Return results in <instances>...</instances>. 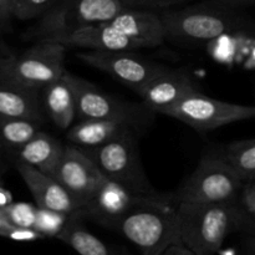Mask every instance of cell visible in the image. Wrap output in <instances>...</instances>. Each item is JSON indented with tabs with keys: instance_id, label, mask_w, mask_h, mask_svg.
Segmentation results:
<instances>
[{
	"instance_id": "7a4b0ae2",
	"label": "cell",
	"mask_w": 255,
	"mask_h": 255,
	"mask_svg": "<svg viewBox=\"0 0 255 255\" xmlns=\"http://www.w3.org/2000/svg\"><path fill=\"white\" fill-rule=\"evenodd\" d=\"M181 241L198 255L218 254L231 233L241 231L243 212L239 203H183L177 204Z\"/></svg>"
},
{
	"instance_id": "6da1fadb",
	"label": "cell",
	"mask_w": 255,
	"mask_h": 255,
	"mask_svg": "<svg viewBox=\"0 0 255 255\" xmlns=\"http://www.w3.org/2000/svg\"><path fill=\"white\" fill-rule=\"evenodd\" d=\"M173 197H148L115 222L110 229L131 242L142 255H161L173 246H183L177 204ZM174 202V201H173Z\"/></svg>"
},
{
	"instance_id": "8d00e7d4",
	"label": "cell",
	"mask_w": 255,
	"mask_h": 255,
	"mask_svg": "<svg viewBox=\"0 0 255 255\" xmlns=\"http://www.w3.org/2000/svg\"><path fill=\"white\" fill-rule=\"evenodd\" d=\"M10 226H11V224L7 222V219L5 218L4 213H2L1 208H0V233H1L2 231H5V229H6L7 227H10Z\"/></svg>"
},
{
	"instance_id": "ac0fdd59",
	"label": "cell",
	"mask_w": 255,
	"mask_h": 255,
	"mask_svg": "<svg viewBox=\"0 0 255 255\" xmlns=\"http://www.w3.org/2000/svg\"><path fill=\"white\" fill-rule=\"evenodd\" d=\"M41 90L0 76V119L42 121Z\"/></svg>"
},
{
	"instance_id": "2e32d148",
	"label": "cell",
	"mask_w": 255,
	"mask_h": 255,
	"mask_svg": "<svg viewBox=\"0 0 255 255\" xmlns=\"http://www.w3.org/2000/svg\"><path fill=\"white\" fill-rule=\"evenodd\" d=\"M109 22L136 42L139 49L157 47L167 39L161 15L152 10L125 7Z\"/></svg>"
},
{
	"instance_id": "ffe728a7",
	"label": "cell",
	"mask_w": 255,
	"mask_h": 255,
	"mask_svg": "<svg viewBox=\"0 0 255 255\" xmlns=\"http://www.w3.org/2000/svg\"><path fill=\"white\" fill-rule=\"evenodd\" d=\"M42 109L52 124L60 129H67L77 119L74 92L64 76L41 89Z\"/></svg>"
},
{
	"instance_id": "9a60e30c",
	"label": "cell",
	"mask_w": 255,
	"mask_h": 255,
	"mask_svg": "<svg viewBox=\"0 0 255 255\" xmlns=\"http://www.w3.org/2000/svg\"><path fill=\"white\" fill-rule=\"evenodd\" d=\"M148 197L157 196L136 194L119 183L107 179L100 188L99 193L81 209V212L84 217H89L105 228H110L115 222Z\"/></svg>"
},
{
	"instance_id": "60d3db41",
	"label": "cell",
	"mask_w": 255,
	"mask_h": 255,
	"mask_svg": "<svg viewBox=\"0 0 255 255\" xmlns=\"http://www.w3.org/2000/svg\"><path fill=\"white\" fill-rule=\"evenodd\" d=\"M249 4H255V0H249Z\"/></svg>"
},
{
	"instance_id": "e0dca14e",
	"label": "cell",
	"mask_w": 255,
	"mask_h": 255,
	"mask_svg": "<svg viewBox=\"0 0 255 255\" xmlns=\"http://www.w3.org/2000/svg\"><path fill=\"white\" fill-rule=\"evenodd\" d=\"M67 47H81L91 51H134L136 42L107 22L80 27L61 37L59 41Z\"/></svg>"
},
{
	"instance_id": "f546056e",
	"label": "cell",
	"mask_w": 255,
	"mask_h": 255,
	"mask_svg": "<svg viewBox=\"0 0 255 255\" xmlns=\"http://www.w3.org/2000/svg\"><path fill=\"white\" fill-rule=\"evenodd\" d=\"M14 4L15 0H0V34L14 19Z\"/></svg>"
},
{
	"instance_id": "d4e9b609",
	"label": "cell",
	"mask_w": 255,
	"mask_h": 255,
	"mask_svg": "<svg viewBox=\"0 0 255 255\" xmlns=\"http://www.w3.org/2000/svg\"><path fill=\"white\" fill-rule=\"evenodd\" d=\"M5 218L10 224L24 228H34L37 216L36 204L26 203V202H12L9 206L1 208Z\"/></svg>"
},
{
	"instance_id": "f35d334b",
	"label": "cell",
	"mask_w": 255,
	"mask_h": 255,
	"mask_svg": "<svg viewBox=\"0 0 255 255\" xmlns=\"http://www.w3.org/2000/svg\"><path fill=\"white\" fill-rule=\"evenodd\" d=\"M219 255H238L234 251H232V249H226V251H223V249H221L219 251Z\"/></svg>"
},
{
	"instance_id": "7402d4cb",
	"label": "cell",
	"mask_w": 255,
	"mask_h": 255,
	"mask_svg": "<svg viewBox=\"0 0 255 255\" xmlns=\"http://www.w3.org/2000/svg\"><path fill=\"white\" fill-rule=\"evenodd\" d=\"M42 121L25 119H0V149L14 154L41 131Z\"/></svg>"
},
{
	"instance_id": "44dd1931",
	"label": "cell",
	"mask_w": 255,
	"mask_h": 255,
	"mask_svg": "<svg viewBox=\"0 0 255 255\" xmlns=\"http://www.w3.org/2000/svg\"><path fill=\"white\" fill-rule=\"evenodd\" d=\"M82 217L84 214L81 211L70 214L61 233L57 236V239L67 244L80 255H131L127 252L109 246L87 231L81 223Z\"/></svg>"
},
{
	"instance_id": "836d02e7",
	"label": "cell",
	"mask_w": 255,
	"mask_h": 255,
	"mask_svg": "<svg viewBox=\"0 0 255 255\" xmlns=\"http://www.w3.org/2000/svg\"><path fill=\"white\" fill-rule=\"evenodd\" d=\"M218 4L224 5V6L228 7H234V6H242V5H248L249 0H214Z\"/></svg>"
},
{
	"instance_id": "cb8c5ba5",
	"label": "cell",
	"mask_w": 255,
	"mask_h": 255,
	"mask_svg": "<svg viewBox=\"0 0 255 255\" xmlns=\"http://www.w3.org/2000/svg\"><path fill=\"white\" fill-rule=\"evenodd\" d=\"M69 216L70 214L37 207V216L34 229L39 232L44 238H46V237L57 238V236L61 233L62 228L66 224Z\"/></svg>"
},
{
	"instance_id": "1f68e13d",
	"label": "cell",
	"mask_w": 255,
	"mask_h": 255,
	"mask_svg": "<svg viewBox=\"0 0 255 255\" xmlns=\"http://www.w3.org/2000/svg\"><path fill=\"white\" fill-rule=\"evenodd\" d=\"M12 203V194L9 189L5 188V186L0 187V208L9 206Z\"/></svg>"
},
{
	"instance_id": "7c38bea8",
	"label": "cell",
	"mask_w": 255,
	"mask_h": 255,
	"mask_svg": "<svg viewBox=\"0 0 255 255\" xmlns=\"http://www.w3.org/2000/svg\"><path fill=\"white\" fill-rule=\"evenodd\" d=\"M151 124L137 119L86 120L70 127L67 139L79 148H94L129 134L141 136Z\"/></svg>"
},
{
	"instance_id": "8fae6325",
	"label": "cell",
	"mask_w": 255,
	"mask_h": 255,
	"mask_svg": "<svg viewBox=\"0 0 255 255\" xmlns=\"http://www.w3.org/2000/svg\"><path fill=\"white\" fill-rule=\"evenodd\" d=\"M52 177L71 194L81 209L95 198L107 181L92 159L74 144L65 147L64 156Z\"/></svg>"
},
{
	"instance_id": "ab89813d",
	"label": "cell",
	"mask_w": 255,
	"mask_h": 255,
	"mask_svg": "<svg viewBox=\"0 0 255 255\" xmlns=\"http://www.w3.org/2000/svg\"><path fill=\"white\" fill-rule=\"evenodd\" d=\"M1 176H2V173H1V172H0V187L4 186V183H2V178H1Z\"/></svg>"
},
{
	"instance_id": "9c48e42d",
	"label": "cell",
	"mask_w": 255,
	"mask_h": 255,
	"mask_svg": "<svg viewBox=\"0 0 255 255\" xmlns=\"http://www.w3.org/2000/svg\"><path fill=\"white\" fill-rule=\"evenodd\" d=\"M65 77L71 86L80 121L106 119H137L153 122L156 112L143 102L124 101L102 91L92 82L76 76L66 70Z\"/></svg>"
},
{
	"instance_id": "484cf974",
	"label": "cell",
	"mask_w": 255,
	"mask_h": 255,
	"mask_svg": "<svg viewBox=\"0 0 255 255\" xmlns=\"http://www.w3.org/2000/svg\"><path fill=\"white\" fill-rule=\"evenodd\" d=\"M52 0H15L14 4V19L32 20L40 17Z\"/></svg>"
},
{
	"instance_id": "4fadbf2b",
	"label": "cell",
	"mask_w": 255,
	"mask_h": 255,
	"mask_svg": "<svg viewBox=\"0 0 255 255\" xmlns=\"http://www.w3.org/2000/svg\"><path fill=\"white\" fill-rule=\"evenodd\" d=\"M14 167L26 184L27 189L39 208L51 209L61 213L72 214L81 211L80 204L61 186L55 177L49 176L24 162L15 161Z\"/></svg>"
},
{
	"instance_id": "b9f144b4",
	"label": "cell",
	"mask_w": 255,
	"mask_h": 255,
	"mask_svg": "<svg viewBox=\"0 0 255 255\" xmlns=\"http://www.w3.org/2000/svg\"><path fill=\"white\" fill-rule=\"evenodd\" d=\"M253 181H255V178H254V179H253Z\"/></svg>"
},
{
	"instance_id": "8992f818",
	"label": "cell",
	"mask_w": 255,
	"mask_h": 255,
	"mask_svg": "<svg viewBox=\"0 0 255 255\" xmlns=\"http://www.w3.org/2000/svg\"><path fill=\"white\" fill-rule=\"evenodd\" d=\"M244 181L223 156L202 157L193 173L173 196L174 203H221L238 201Z\"/></svg>"
},
{
	"instance_id": "f1b7e54d",
	"label": "cell",
	"mask_w": 255,
	"mask_h": 255,
	"mask_svg": "<svg viewBox=\"0 0 255 255\" xmlns=\"http://www.w3.org/2000/svg\"><path fill=\"white\" fill-rule=\"evenodd\" d=\"M125 7H131V9H162V7H168L172 5L181 4L187 0H121Z\"/></svg>"
},
{
	"instance_id": "5b68a950",
	"label": "cell",
	"mask_w": 255,
	"mask_h": 255,
	"mask_svg": "<svg viewBox=\"0 0 255 255\" xmlns=\"http://www.w3.org/2000/svg\"><path fill=\"white\" fill-rule=\"evenodd\" d=\"M167 39L207 42L241 27L242 19L224 5H194L161 14Z\"/></svg>"
},
{
	"instance_id": "603a6c76",
	"label": "cell",
	"mask_w": 255,
	"mask_h": 255,
	"mask_svg": "<svg viewBox=\"0 0 255 255\" xmlns=\"http://www.w3.org/2000/svg\"><path fill=\"white\" fill-rule=\"evenodd\" d=\"M243 181L255 178V138L229 143L222 154Z\"/></svg>"
},
{
	"instance_id": "30bf717a",
	"label": "cell",
	"mask_w": 255,
	"mask_h": 255,
	"mask_svg": "<svg viewBox=\"0 0 255 255\" xmlns=\"http://www.w3.org/2000/svg\"><path fill=\"white\" fill-rule=\"evenodd\" d=\"M81 61L104 71L115 80L138 92L168 66L151 61L133 51H89L77 54Z\"/></svg>"
},
{
	"instance_id": "4dcf8cb0",
	"label": "cell",
	"mask_w": 255,
	"mask_h": 255,
	"mask_svg": "<svg viewBox=\"0 0 255 255\" xmlns=\"http://www.w3.org/2000/svg\"><path fill=\"white\" fill-rule=\"evenodd\" d=\"M161 255H198V254L193 253V252L189 251V249L184 246H173L171 247V248L167 249V251Z\"/></svg>"
},
{
	"instance_id": "d6a6232c",
	"label": "cell",
	"mask_w": 255,
	"mask_h": 255,
	"mask_svg": "<svg viewBox=\"0 0 255 255\" xmlns=\"http://www.w3.org/2000/svg\"><path fill=\"white\" fill-rule=\"evenodd\" d=\"M243 248L246 255H255V236H251L244 239Z\"/></svg>"
},
{
	"instance_id": "ba28073f",
	"label": "cell",
	"mask_w": 255,
	"mask_h": 255,
	"mask_svg": "<svg viewBox=\"0 0 255 255\" xmlns=\"http://www.w3.org/2000/svg\"><path fill=\"white\" fill-rule=\"evenodd\" d=\"M159 115L182 121L198 132H211L233 122L255 119V106L231 104L197 91Z\"/></svg>"
},
{
	"instance_id": "52a82bcc",
	"label": "cell",
	"mask_w": 255,
	"mask_h": 255,
	"mask_svg": "<svg viewBox=\"0 0 255 255\" xmlns=\"http://www.w3.org/2000/svg\"><path fill=\"white\" fill-rule=\"evenodd\" d=\"M66 49L61 42L36 41L20 55L0 64V76L41 90L64 76Z\"/></svg>"
},
{
	"instance_id": "83f0119b",
	"label": "cell",
	"mask_w": 255,
	"mask_h": 255,
	"mask_svg": "<svg viewBox=\"0 0 255 255\" xmlns=\"http://www.w3.org/2000/svg\"><path fill=\"white\" fill-rule=\"evenodd\" d=\"M0 236L15 242H35L44 238L34 228H24V227H16L12 226V224L10 227H7L5 231H2L0 233Z\"/></svg>"
},
{
	"instance_id": "74e56055",
	"label": "cell",
	"mask_w": 255,
	"mask_h": 255,
	"mask_svg": "<svg viewBox=\"0 0 255 255\" xmlns=\"http://www.w3.org/2000/svg\"><path fill=\"white\" fill-rule=\"evenodd\" d=\"M5 168H6V167H5V163H4V152L0 149V172L2 173V172L5 171Z\"/></svg>"
},
{
	"instance_id": "d590c367",
	"label": "cell",
	"mask_w": 255,
	"mask_h": 255,
	"mask_svg": "<svg viewBox=\"0 0 255 255\" xmlns=\"http://www.w3.org/2000/svg\"><path fill=\"white\" fill-rule=\"evenodd\" d=\"M241 231H247L255 236V222L252 221H242Z\"/></svg>"
},
{
	"instance_id": "5bb4252c",
	"label": "cell",
	"mask_w": 255,
	"mask_h": 255,
	"mask_svg": "<svg viewBox=\"0 0 255 255\" xmlns=\"http://www.w3.org/2000/svg\"><path fill=\"white\" fill-rule=\"evenodd\" d=\"M197 91L199 90L187 70L167 67L142 87L137 95L148 109L159 115L164 109Z\"/></svg>"
},
{
	"instance_id": "e575fe53",
	"label": "cell",
	"mask_w": 255,
	"mask_h": 255,
	"mask_svg": "<svg viewBox=\"0 0 255 255\" xmlns=\"http://www.w3.org/2000/svg\"><path fill=\"white\" fill-rule=\"evenodd\" d=\"M12 55H14V54H12L11 50H10L9 47L6 46V44L2 41L1 34H0V64H1L4 60H6L7 57L12 56Z\"/></svg>"
},
{
	"instance_id": "4316f807",
	"label": "cell",
	"mask_w": 255,
	"mask_h": 255,
	"mask_svg": "<svg viewBox=\"0 0 255 255\" xmlns=\"http://www.w3.org/2000/svg\"><path fill=\"white\" fill-rule=\"evenodd\" d=\"M238 202L242 212H243V221L255 222V181H248L243 184Z\"/></svg>"
},
{
	"instance_id": "277c9868",
	"label": "cell",
	"mask_w": 255,
	"mask_h": 255,
	"mask_svg": "<svg viewBox=\"0 0 255 255\" xmlns=\"http://www.w3.org/2000/svg\"><path fill=\"white\" fill-rule=\"evenodd\" d=\"M139 137L129 134L102 146L81 149L110 181L141 196H161L143 169L139 156Z\"/></svg>"
},
{
	"instance_id": "3957f363",
	"label": "cell",
	"mask_w": 255,
	"mask_h": 255,
	"mask_svg": "<svg viewBox=\"0 0 255 255\" xmlns=\"http://www.w3.org/2000/svg\"><path fill=\"white\" fill-rule=\"evenodd\" d=\"M124 9L121 0H52L27 39L56 42L80 27L110 21Z\"/></svg>"
},
{
	"instance_id": "d6986e66",
	"label": "cell",
	"mask_w": 255,
	"mask_h": 255,
	"mask_svg": "<svg viewBox=\"0 0 255 255\" xmlns=\"http://www.w3.org/2000/svg\"><path fill=\"white\" fill-rule=\"evenodd\" d=\"M65 147L57 138L41 129L34 138L30 139L14 154V162L20 161L34 168L54 176L62 156Z\"/></svg>"
}]
</instances>
